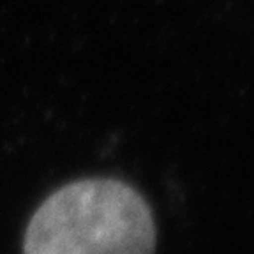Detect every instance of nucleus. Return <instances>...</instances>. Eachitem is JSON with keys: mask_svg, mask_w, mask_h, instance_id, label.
I'll use <instances>...</instances> for the list:
<instances>
[{"mask_svg": "<svg viewBox=\"0 0 254 254\" xmlns=\"http://www.w3.org/2000/svg\"><path fill=\"white\" fill-rule=\"evenodd\" d=\"M148 201L108 177L76 180L48 196L28 221L23 254H154Z\"/></svg>", "mask_w": 254, "mask_h": 254, "instance_id": "nucleus-1", "label": "nucleus"}]
</instances>
